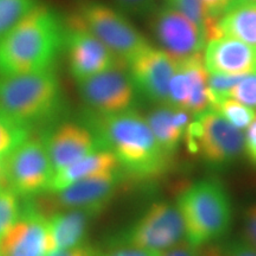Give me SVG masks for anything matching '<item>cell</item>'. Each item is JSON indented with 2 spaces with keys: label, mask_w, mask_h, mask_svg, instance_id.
<instances>
[{
  "label": "cell",
  "mask_w": 256,
  "mask_h": 256,
  "mask_svg": "<svg viewBox=\"0 0 256 256\" xmlns=\"http://www.w3.org/2000/svg\"><path fill=\"white\" fill-rule=\"evenodd\" d=\"M64 34L66 24L55 10L38 2L0 37V78L52 70L63 51Z\"/></svg>",
  "instance_id": "1"
},
{
  "label": "cell",
  "mask_w": 256,
  "mask_h": 256,
  "mask_svg": "<svg viewBox=\"0 0 256 256\" xmlns=\"http://www.w3.org/2000/svg\"><path fill=\"white\" fill-rule=\"evenodd\" d=\"M87 124L98 136L102 148L114 153L124 174L152 180L168 171L172 158L160 147L142 114L132 110L107 116L92 113Z\"/></svg>",
  "instance_id": "2"
},
{
  "label": "cell",
  "mask_w": 256,
  "mask_h": 256,
  "mask_svg": "<svg viewBox=\"0 0 256 256\" xmlns=\"http://www.w3.org/2000/svg\"><path fill=\"white\" fill-rule=\"evenodd\" d=\"M62 106L55 69L0 78V108L28 130L55 119Z\"/></svg>",
  "instance_id": "3"
},
{
  "label": "cell",
  "mask_w": 256,
  "mask_h": 256,
  "mask_svg": "<svg viewBox=\"0 0 256 256\" xmlns=\"http://www.w3.org/2000/svg\"><path fill=\"white\" fill-rule=\"evenodd\" d=\"M185 241L202 248L228 234L232 222L230 197L218 182L200 180L179 194L177 204Z\"/></svg>",
  "instance_id": "4"
},
{
  "label": "cell",
  "mask_w": 256,
  "mask_h": 256,
  "mask_svg": "<svg viewBox=\"0 0 256 256\" xmlns=\"http://www.w3.org/2000/svg\"><path fill=\"white\" fill-rule=\"evenodd\" d=\"M83 26L100 40L124 66L151 44L128 19L98 0H86L76 14Z\"/></svg>",
  "instance_id": "5"
},
{
  "label": "cell",
  "mask_w": 256,
  "mask_h": 256,
  "mask_svg": "<svg viewBox=\"0 0 256 256\" xmlns=\"http://www.w3.org/2000/svg\"><path fill=\"white\" fill-rule=\"evenodd\" d=\"M185 136L190 151L211 168L232 165L244 153V133L212 110L197 115Z\"/></svg>",
  "instance_id": "6"
},
{
  "label": "cell",
  "mask_w": 256,
  "mask_h": 256,
  "mask_svg": "<svg viewBox=\"0 0 256 256\" xmlns=\"http://www.w3.org/2000/svg\"><path fill=\"white\" fill-rule=\"evenodd\" d=\"M55 168L42 138L28 136L6 156L5 185L20 198L50 191Z\"/></svg>",
  "instance_id": "7"
},
{
  "label": "cell",
  "mask_w": 256,
  "mask_h": 256,
  "mask_svg": "<svg viewBox=\"0 0 256 256\" xmlns=\"http://www.w3.org/2000/svg\"><path fill=\"white\" fill-rule=\"evenodd\" d=\"M124 246L164 252L185 241L183 220L177 206L156 202L127 230Z\"/></svg>",
  "instance_id": "8"
},
{
  "label": "cell",
  "mask_w": 256,
  "mask_h": 256,
  "mask_svg": "<svg viewBox=\"0 0 256 256\" xmlns=\"http://www.w3.org/2000/svg\"><path fill=\"white\" fill-rule=\"evenodd\" d=\"M63 50L68 57L70 75L76 83L115 66H126L100 40L83 26L78 16L66 25Z\"/></svg>",
  "instance_id": "9"
},
{
  "label": "cell",
  "mask_w": 256,
  "mask_h": 256,
  "mask_svg": "<svg viewBox=\"0 0 256 256\" xmlns=\"http://www.w3.org/2000/svg\"><path fill=\"white\" fill-rule=\"evenodd\" d=\"M76 84L90 113L101 116L130 110L138 94L130 74L121 66L106 70Z\"/></svg>",
  "instance_id": "10"
},
{
  "label": "cell",
  "mask_w": 256,
  "mask_h": 256,
  "mask_svg": "<svg viewBox=\"0 0 256 256\" xmlns=\"http://www.w3.org/2000/svg\"><path fill=\"white\" fill-rule=\"evenodd\" d=\"M152 31L156 42L174 62L202 54L206 38L192 22L170 5L153 12Z\"/></svg>",
  "instance_id": "11"
},
{
  "label": "cell",
  "mask_w": 256,
  "mask_h": 256,
  "mask_svg": "<svg viewBox=\"0 0 256 256\" xmlns=\"http://www.w3.org/2000/svg\"><path fill=\"white\" fill-rule=\"evenodd\" d=\"M209 72L202 54L176 62V72L170 83L168 107L200 115L209 110Z\"/></svg>",
  "instance_id": "12"
},
{
  "label": "cell",
  "mask_w": 256,
  "mask_h": 256,
  "mask_svg": "<svg viewBox=\"0 0 256 256\" xmlns=\"http://www.w3.org/2000/svg\"><path fill=\"white\" fill-rule=\"evenodd\" d=\"M136 92L148 101L168 106L170 83L176 72V62L165 51L148 46L128 64Z\"/></svg>",
  "instance_id": "13"
},
{
  "label": "cell",
  "mask_w": 256,
  "mask_h": 256,
  "mask_svg": "<svg viewBox=\"0 0 256 256\" xmlns=\"http://www.w3.org/2000/svg\"><path fill=\"white\" fill-rule=\"evenodd\" d=\"M55 174L102 148L98 136L87 124L64 121L42 136Z\"/></svg>",
  "instance_id": "14"
},
{
  "label": "cell",
  "mask_w": 256,
  "mask_h": 256,
  "mask_svg": "<svg viewBox=\"0 0 256 256\" xmlns=\"http://www.w3.org/2000/svg\"><path fill=\"white\" fill-rule=\"evenodd\" d=\"M122 174L115 171L80 180L54 194L57 204L63 210L82 211L90 217L100 215L116 194Z\"/></svg>",
  "instance_id": "15"
},
{
  "label": "cell",
  "mask_w": 256,
  "mask_h": 256,
  "mask_svg": "<svg viewBox=\"0 0 256 256\" xmlns=\"http://www.w3.org/2000/svg\"><path fill=\"white\" fill-rule=\"evenodd\" d=\"M2 256H48V216L25 203L14 226L0 242Z\"/></svg>",
  "instance_id": "16"
},
{
  "label": "cell",
  "mask_w": 256,
  "mask_h": 256,
  "mask_svg": "<svg viewBox=\"0 0 256 256\" xmlns=\"http://www.w3.org/2000/svg\"><path fill=\"white\" fill-rule=\"evenodd\" d=\"M204 64L209 74L248 75L256 72V48L230 37L208 43Z\"/></svg>",
  "instance_id": "17"
},
{
  "label": "cell",
  "mask_w": 256,
  "mask_h": 256,
  "mask_svg": "<svg viewBox=\"0 0 256 256\" xmlns=\"http://www.w3.org/2000/svg\"><path fill=\"white\" fill-rule=\"evenodd\" d=\"M90 218L76 210H63L48 217V256L86 243Z\"/></svg>",
  "instance_id": "18"
},
{
  "label": "cell",
  "mask_w": 256,
  "mask_h": 256,
  "mask_svg": "<svg viewBox=\"0 0 256 256\" xmlns=\"http://www.w3.org/2000/svg\"><path fill=\"white\" fill-rule=\"evenodd\" d=\"M191 119L190 113L168 106H159L146 116L156 142L171 158L177 152Z\"/></svg>",
  "instance_id": "19"
},
{
  "label": "cell",
  "mask_w": 256,
  "mask_h": 256,
  "mask_svg": "<svg viewBox=\"0 0 256 256\" xmlns=\"http://www.w3.org/2000/svg\"><path fill=\"white\" fill-rule=\"evenodd\" d=\"M115 171H122L119 160L110 150L100 148L55 174L49 192L56 194L83 179Z\"/></svg>",
  "instance_id": "20"
},
{
  "label": "cell",
  "mask_w": 256,
  "mask_h": 256,
  "mask_svg": "<svg viewBox=\"0 0 256 256\" xmlns=\"http://www.w3.org/2000/svg\"><path fill=\"white\" fill-rule=\"evenodd\" d=\"M230 37L256 48V2L230 4L217 24V37Z\"/></svg>",
  "instance_id": "21"
},
{
  "label": "cell",
  "mask_w": 256,
  "mask_h": 256,
  "mask_svg": "<svg viewBox=\"0 0 256 256\" xmlns=\"http://www.w3.org/2000/svg\"><path fill=\"white\" fill-rule=\"evenodd\" d=\"M209 110L217 112L229 124H232V126L241 130H247V127L255 118L256 113L254 110L247 107V106L241 104L235 98H229V96L218 98V100L212 102Z\"/></svg>",
  "instance_id": "22"
},
{
  "label": "cell",
  "mask_w": 256,
  "mask_h": 256,
  "mask_svg": "<svg viewBox=\"0 0 256 256\" xmlns=\"http://www.w3.org/2000/svg\"><path fill=\"white\" fill-rule=\"evenodd\" d=\"M31 132L0 108V156H8L16 147L31 136Z\"/></svg>",
  "instance_id": "23"
},
{
  "label": "cell",
  "mask_w": 256,
  "mask_h": 256,
  "mask_svg": "<svg viewBox=\"0 0 256 256\" xmlns=\"http://www.w3.org/2000/svg\"><path fill=\"white\" fill-rule=\"evenodd\" d=\"M40 0H0V37L34 10Z\"/></svg>",
  "instance_id": "24"
},
{
  "label": "cell",
  "mask_w": 256,
  "mask_h": 256,
  "mask_svg": "<svg viewBox=\"0 0 256 256\" xmlns=\"http://www.w3.org/2000/svg\"><path fill=\"white\" fill-rule=\"evenodd\" d=\"M22 209L20 197L6 185L0 188V242L18 220Z\"/></svg>",
  "instance_id": "25"
},
{
  "label": "cell",
  "mask_w": 256,
  "mask_h": 256,
  "mask_svg": "<svg viewBox=\"0 0 256 256\" xmlns=\"http://www.w3.org/2000/svg\"><path fill=\"white\" fill-rule=\"evenodd\" d=\"M168 5L192 22L206 38V31L212 22L208 19L202 0H168Z\"/></svg>",
  "instance_id": "26"
},
{
  "label": "cell",
  "mask_w": 256,
  "mask_h": 256,
  "mask_svg": "<svg viewBox=\"0 0 256 256\" xmlns=\"http://www.w3.org/2000/svg\"><path fill=\"white\" fill-rule=\"evenodd\" d=\"M202 256H256V250L243 238L212 242L200 248Z\"/></svg>",
  "instance_id": "27"
},
{
  "label": "cell",
  "mask_w": 256,
  "mask_h": 256,
  "mask_svg": "<svg viewBox=\"0 0 256 256\" xmlns=\"http://www.w3.org/2000/svg\"><path fill=\"white\" fill-rule=\"evenodd\" d=\"M229 98H235L252 110H256V72L246 75L228 92Z\"/></svg>",
  "instance_id": "28"
},
{
  "label": "cell",
  "mask_w": 256,
  "mask_h": 256,
  "mask_svg": "<svg viewBox=\"0 0 256 256\" xmlns=\"http://www.w3.org/2000/svg\"><path fill=\"white\" fill-rule=\"evenodd\" d=\"M114 2L122 12L136 17L153 14L156 6V0H114Z\"/></svg>",
  "instance_id": "29"
},
{
  "label": "cell",
  "mask_w": 256,
  "mask_h": 256,
  "mask_svg": "<svg viewBox=\"0 0 256 256\" xmlns=\"http://www.w3.org/2000/svg\"><path fill=\"white\" fill-rule=\"evenodd\" d=\"M242 238L256 250V206H252L246 211Z\"/></svg>",
  "instance_id": "30"
},
{
  "label": "cell",
  "mask_w": 256,
  "mask_h": 256,
  "mask_svg": "<svg viewBox=\"0 0 256 256\" xmlns=\"http://www.w3.org/2000/svg\"><path fill=\"white\" fill-rule=\"evenodd\" d=\"M244 154L249 162L256 168V113L244 134Z\"/></svg>",
  "instance_id": "31"
},
{
  "label": "cell",
  "mask_w": 256,
  "mask_h": 256,
  "mask_svg": "<svg viewBox=\"0 0 256 256\" xmlns=\"http://www.w3.org/2000/svg\"><path fill=\"white\" fill-rule=\"evenodd\" d=\"M202 2H203L208 19L210 22H214L220 20L232 0H202Z\"/></svg>",
  "instance_id": "32"
},
{
  "label": "cell",
  "mask_w": 256,
  "mask_h": 256,
  "mask_svg": "<svg viewBox=\"0 0 256 256\" xmlns=\"http://www.w3.org/2000/svg\"><path fill=\"white\" fill-rule=\"evenodd\" d=\"M100 256H162V252L130 247V246H124V247L113 249V250L104 252V254L100 252Z\"/></svg>",
  "instance_id": "33"
},
{
  "label": "cell",
  "mask_w": 256,
  "mask_h": 256,
  "mask_svg": "<svg viewBox=\"0 0 256 256\" xmlns=\"http://www.w3.org/2000/svg\"><path fill=\"white\" fill-rule=\"evenodd\" d=\"M49 256H100V252L96 250L94 247L89 246L88 243H83V244L78 246V247L56 252Z\"/></svg>",
  "instance_id": "34"
},
{
  "label": "cell",
  "mask_w": 256,
  "mask_h": 256,
  "mask_svg": "<svg viewBox=\"0 0 256 256\" xmlns=\"http://www.w3.org/2000/svg\"><path fill=\"white\" fill-rule=\"evenodd\" d=\"M162 256H202L200 248L194 247L186 241H183L176 247L162 252Z\"/></svg>",
  "instance_id": "35"
},
{
  "label": "cell",
  "mask_w": 256,
  "mask_h": 256,
  "mask_svg": "<svg viewBox=\"0 0 256 256\" xmlns=\"http://www.w3.org/2000/svg\"><path fill=\"white\" fill-rule=\"evenodd\" d=\"M6 156H0V185H5Z\"/></svg>",
  "instance_id": "36"
},
{
  "label": "cell",
  "mask_w": 256,
  "mask_h": 256,
  "mask_svg": "<svg viewBox=\"0 0 256 256\" xmlns=\"http://www.w3.org/2000/svg\"><path fill=\"white\" fill-rule=\"evenodd\" d=\"M238 2H256V0H232L230 4H238Z\"/></svg>",
  "instance_id": "37"
},
{
  "label": "cell",
  "mask_w": 256,
  "mask_h": 256,
  "mask_svg": "<svg viewBox=\"0 0 256 256\" xmlns=\"http://www.w3.org/2000/svg\"><path fill=\"white\" fill-rule=\"evenodd\" d=\"M2 186H4V185H0V188H2Z\"/></svg>",
  "instance_id": "38"
},
{
  "label": "cell",
  "mask_w": 256,
  "mask_h": 256,
  "mask_svg": "<svg viewBox=\"0 0 256 256\" xmlns=\"http://www.w3.org/2000/svg\"><path fill=\"white\" fill-rule=\"evenodd\" d=\"M0 256H2V252H0Z\"/></svg>",
  "instance_id": "39"
}]
</instances>
